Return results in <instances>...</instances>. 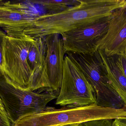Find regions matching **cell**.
<instances>
[{
    "mask_svg": "<svg viewBox=\"0 0 126 126\" xmlns=\"http://www.w3.org/2000/svg\"><path fill=\"white\" fill-rule=\"evenodd\" d=\"M35 39L24 33L6 35L3 43L1 72L17 86L30 90L32 72L27 61L30 47Z\"/></svg>",
    "mask_w": 126,
    "mask_h": 126,
    "instance_id": "4",
    "label": "cell"
},
{
    "mask_svg": "<svg viewBox=\"0 0 126 126\" xmlns=\"http://www.w3.org/2000/svg\"><path fill=\"white\" fill-rule=\"evenodd\" d=\"M116 56L121 68L126 77V50L124 52Z\"/></svg>",
    "mask_w": 126,
    "mask_h": 126,
    "instance_id": "16",
    "label": "cell"
},
{
    "mask_svg": "<svg viewBox=\"0 0 126 126\" xmlns=\"http://www.w3.org/2000/svg\"><path fill=\"white\" fill-rule=\"evenodd\" d=\"M66 54L79 67L94 89L97 105L115 108H123L124 104L111 86L98 50L88 54Z\"/></svg>",
    "mask_w": 126,
    "mask_h": 126,
    "instance_id": "5",
    "label": "cell"
},
{
    "mask_svg": "<svg viewBox=\"0 0 126 126\" xmlns=\"http://www.w3.org/2000/svg\"><path fill=\"white\" fill-rule=\"evenodd\" d=\"M111 15L61 34L66 52L88 54L97 51L98 44L108 31Z\"/></svg>",
    "mask_w": 126,
    "mask_h": 126,
    "instance_id": "7",
    "label": "cell"
},
{
    "mask_svg": "<svg viewBox=\"0 0 126 126\" xmlns=\"http://www.w3.org/2000/svg\"><path fill=\"white\" fill-rule=\"evenodd\" d=\"M126 118V107H103L94 104L80 107H47L40 112L20 118L12 126H61L93 120Z\"/></svg>",
    "mask_w": 126,
    "mask_h": 126,
    "instance_id": "2",
    "label": "cell"
},
{
    "mask_svg": "<svg viewBox=\"0 0 126 126\" xmlns=\"http://www.w3.org/2000/svg\"><path fill=\"white\" fill-rule=\"evenodd\" d=\"M56 104L80 107L97 104L96 94L84 74L75 62L65 55L63 78Z\"/></svg>",
    "mask_w": 126,
    "mask_h": 126,
    "instance_id": "6",
    "label": "cell"
},
{
    "mask_svg": "<svg viewBox=\"0 0 126 126\" xmlns=\"http://www.w3.org/2000/svg\"><path fill=\"white\" fill-rule=\"evenodd\" d=\"M112 126H126V118H119L113 121Z\"/></svg>",
    "mask_w": 126,
    "mask_h": 126,
    "instance_id": "18",
    "label": "cell"
},
{
    "mask_svg": "<svg viewBox=\"0 0 126 126\" xmlns=\"http://www.w3.org/2000/svg\"><path fill=\"white\" fill-rule=\"evenodd\" d=\"M6 34L0 29V76L2 75L1 72V64L3 59V43L4 38Z\"/></svg>",
    "mask_w": 126,
    "mask_h": 126,
    "instance_id": "17",
    "label": "cell"
},
{
    "mask_svg": "<svg viewBox=\"0 0 126 126\" xmlns=\"http://www.w3.org/2000/svg\"><path fill=\"white\" fill-rule=\"evenodd\" d=\"M79 124L73 123L70 124H66V125H63L61 126H79Z\"/></svg>",
    "mask_w": 126,
    "mask_h": 126,
    "instance_id": "19",
    "label": "cell"
},
{
    "mask_svg": "<svg viewBox=\"0 0 126 126\" xmlns=\"http://www.w3.org/2000/svg\"><path fill=\"white\" fill-rule=\"evenodd\" d=\"M57 93L23 89L3 75L0 77V98L12 124L23 116L44 110L50 101L57 99Z\"/></svg>",
    "mask_w": 126,
    "mask_h": 126,
    "instance_id": "3",
    "label": "cell"
},
{
    "mask_svg": "<svg viewBox=\"0 0 126 126\" xmlns=\"http://www.w3.org/2000/svg\"><path fill=\"white\" fill-rule=\"evenodd\" d=\"M97 47L107 57L117 56L126 51V5L113 12L107 33Z\"/></svg>",
    "mask_w": 126,
    "mask_h": 126,
    "instance_id": "9",
    "label": "cell"
},
{
    "mask_svg": "<svg viewBox=\"0 0 126 126\" xmlns=\"http://www.w3.org/2000/svg\"><path fill=\"white\" fill-rule=\"evenodd\" d=\"M31 3L36 5L41 6L47 13L54 14L62 12L73 6L78 5L80 0H30Z\"/></svg>",
    "mask_w": 126,
    "mask_h": 126,
    "instance_id": "13",
    "label": "cell"
},
{
    "mask_svg": "<svg viewBox=\"0 0 126 126\" xmlns=\"http://www.w3.org/2000/svg\"><path fill=\"white\" fill-rule=\"evenodd\" d=\"M46 46V62L50 89L57 92L60 89L66 52L60 35L54 33L43 37Z\"/></svg>",
    "mask_w": 126,
    "mask_h": 126,
    "instance_id": "8",
    "label": "cell"
},
{
    "mask_svg": "<svg viewBox=\"0 0 126 126\" xmlns=\"http://www.w3.org/2000/svg\"><path fill=\"white\" fill-rule=\"evenodd\" d=\"M12 126V123L4 108L0 107V126Z\"/></svg>",
    "mask_w": 126,
    "mask_h": 126,
    "instance_id": "15",
    "label": "cell"
},
{
    "mask_svg": "<svg viewBox=\"0 0 126 126\" xmlns=\"http://www.w3.org/2000/svg\"><path fill=\"white\" fill-rule=\"evenodd\" d=\"M36 18L12 9L0 0V29L7 35L23 33L32 25Z\"/></svg>",
    "mask_w": 126,
    "mask_h": 126,
    "instance_id": "11",
    "label": "cell"
},
{
    "mask_svg": "<svg viewBox=\"0 0 126 126\" xmlns=\"http://www.w3.org/2000/svg\"><path fill=\"white\" fill-rule=\"evenodd\" d=\"M112 119H101L93 120L83 122L79 124V126H112Z\"/></svg>",
    "mask_w": 126,
    "mask_h": 126,
    "instance_id": "14",
    "label": "cell"
},
{
    "mask_svg": "<svg viewBox=\"0 0 126 126\" xmlns=\"http://www.w3.org/2000/svg\"><path fill=\"white\" fill-rule=\"evenodd\" d=\"M78 5L54 14L36 18L24 31L34 39L54 33L61 35L112 15L126 5V0H80Z\"/></svg>",
    "mask_w": 126,
    "mask_h": 126,
    "instance_id": "1",
    "label": "cell"
},
{
    "mask_svg": "<svg viewBox=\"0 0 126 126\" xmlns=\"http://www.w3.org/2000/svg\"><path fill=\"white\" fill-rule=\"evenodd\" d=\"M46 54L44 38H36L30 47L27 57L28 64L32 72L30 91H37L39 93L51 92L47 77Z\"/></svg>",
    "mask_w": 126,
    "mask_h": 126,
    "instance_id": "10",
    "label": "cell"
},
{
    "mask_svg": "<svg viewBox=\"0 0 126 126\" xmlns=\"http://www.w3.org/2000/svg\"><path fill=\"white\" fill-rule=\"evenodd\" d=\"M106 68L111 86L126 107V77L116 56L107 57L98 50Z\"/></svg>",
    "mask_w": 126,
    "mask_h": 126,
    "instance_id": "12",
    "label": "cell"
},
{
    "mask_svg": "<svg viewBox=\"0 0 126 126\" xmlns=\"http://www.w3.org/2000/svg\"><path fill=\"white\" fill-rule=\"evenodd\" d=\"M0 107L2 108H4V106H3L2 102H1V100L0 98Z\"/></svg>",
    "mask_w": 126,
    "mask_h": 126,
    "instance_id": "20",
    "label": "cell"
}]
</instances>
